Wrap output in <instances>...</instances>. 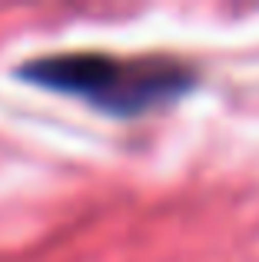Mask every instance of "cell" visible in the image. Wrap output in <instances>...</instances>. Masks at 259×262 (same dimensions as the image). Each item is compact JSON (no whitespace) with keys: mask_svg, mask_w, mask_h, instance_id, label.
I'll list each match as a JSON object with an SVG mask.
<instances>
[{"mask_svg":"<svg viewBox=\"0 0 259 262\" xmlns=\"http://www.w3.org/2000/svg\"><path fill=\"white\" fill-rule=\"evenodd\" d=\"M33 86L90 103L100 113L143 116L169 106L196 86V70L173 57H113V53H57L20 70Z\"/></svg>","mask_w":259,"mask_h":262,"instance_id":"cell-1","label":"cell"}]
</instances>
